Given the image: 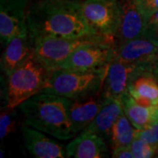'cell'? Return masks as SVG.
Segmentation results:
<instances>
[{"instance_id":"5bb4252c","label":"cell","mask_w":158,"mask_h":158,"mask_svg":"<svg viewBox=\"0 0 158 158\" xmlns=\"http://www.w3.org/2000/svg\"><path fill=\"white\" fill-rule=\"evenodd\" d=\"M25 146L32 156L36 158H63L67 156L66 149L49 139L43 132L28 126L22 128Z\"/></svg>"},{"instance_id":"2e32d148","label":"cell","mask_w":158,"mask_h":158,"mask_svg":"<svg viewBox=\"0 0 158 158\" xmlns=\"http://www.w3.org/2000/svg\"><path fill=\"white\" fill-rule=\"evenodd\" d=\"M99 112L92 123L85 129L90 130L103 138L110 139L111 130L119 116L124 113L122 98H104Z\"/></svg>"},{"instance_id":"4316f807","label":"cell","mask_w":158,"mask_h":158,"mask_svg":"<svg viewBox=\"0 0 158 158\" xmlns=\"http://www.w3.org/2000/svg\"><path fill=\"white\" fill-rule=\"evenodd\" d=\"M156 62H158V50L156 53Z\"/></svg>"},{"instance_id":"277c9868","label":"cell","mask_w":158,"mask_h":158,"mask_svg":"<svg viewBox=\"0 0 158 158\" xmlns=\"http://www.w3.org/2000/svg\"><path fill=\"white\" fill-rule=\"evenodd\" d=\"M108 67L95 71L57 69L50 71L48 85L40 92H49L69 99L95 96L104 85Z\"/></svg>"},{"instance_id":"7a4b0ae2","label":"cell","mask_w":158,"mask_h":158,"mask_svg":"<svg viewBox=\"0 0 158 158\" xmlns=\"http://www.w3.org/2000/svg\"><path fill=\"white\" fill-rule=\"evenodd\" d=\"M70 99L49 92H39L23 102L19 109L25 125L58 140H69L75 134L69 117Z\"/></svg>"},{"instance_id":"e0dca14e","label":"cell","mask_w":158,"mask_h":158,"mask_svg":"<svg viewBox=\"0 0 158 158\" xmlns=\"http://www.w3.org/2000/svg\"><path fill=\"white\" fill-rule=\"evenodd\" d=\"M104 98L89 97L83 99H70L69 117L76 135L89 127L99 112Z\"/></svg>"},{"instance_id":"7c38bea8","label":"cell","mask_w":158,"mask_h":158,"mask_svg":"<svg viewBox=\"0 0 158 158\" xmlns=\"http://www.w3.org/2000/svg\"><path fill=\"white\" fill-rule=\"evenodd\" d=\"M67 157L101 158L106 156L108 148L101 135L90 130H83L65 148Z\"/></svg>"},{"instance_id":"44dd1931","label":"cell","mask_w":158,"mask_h":158,"mask_svg":"<svg viewBox=\"0 0 158 158\" xmlns=\"http://www.w3.org/2000/svg\"><path fill=\"white\" fill-rule=\"evenodd\" d=\"M130 147L135 158H149L156 154L158 144H151L140 139H135Z\"/></svg>"},{"instance_id":"d6986e66","label":"cell","mask_w":158,"mask_h":158,"mask_svg":"<svg viewBox=\"0 0 158 158\" xmlns=\"http://www.w3.org/2000/svg\"><path fill=\"white\" fill-rule=\"evenodd\" d=\"M137 130L125 113H122L111 130L109 140L113 148L119 146H130L135 139Z\"/></svg>"},{"instance_id":"5b68a950","label":"cell","mask_w":158,"mask_h":158,"mask_svg":"<svg viewBox=\"0 0 158 158\" xmlns=\"http://www.w3.org/2000/svg\"><path fill=\"white\" fill-rule=\"evenodd\" d=\"M34 55L49 71L60 68L74 51L85 46L114 44L113 37L101 34L79 38L41 36L33 40Z\"/></svg>"},{"instance_id":"d4e9b609","label":"cell","mask_w":158,"mask_h":158,"mask_svg":"<svg viewBox=\"0 0 158 158\" xmlns=\"http://www.w3.org/2000/svg\"><path fill=\"white\" fill-rule=\"evenodd\" d=\"M158 27V11L155 12L153 15L148 19L147 21V30H146V34H149L151 33L153 30ZM144 34V35H145Z\"/></svg>"},{"instance_id":"9c48e42d","label":"cell","mask_w":158,"mask_h":158,"mask_svg":"<svg viewBox=\"0 0 158 158\" xmlns=\"http://www.w3.org/2000/svg\"><path fill=\"white\" fill-rule=\"evenodd\" d=\"M158 39L148 35L127 41L116 48L115 57L124 62L147 65L156 62Z\"/></svg>"},{"instance_id":"603a6c76","label":"cell","mask_w":158,"mask_h":158,"mask_svg":"<svg viewBox=\"0 0 158 158\" xmlns=\"http://www.w3.org/2000/svg\"><path fill=\"white\" fill-rule=\"evenodd\" d=\"M136 6L148 19L158 11V0H134Z\"/></svg>"},{"instance_id":"ac0fdd59","label":"cell","mask_w":158,"mask_h":158,"mask_svg":"<svg viewBox=\"0 0 158 158\" xmlns=\"http://www.w3.org/2000/svg\"><path fill=\"white\" fill-rule=\"evenodd\" d=\"M124 113L134 127L139 130L147 128L158 122V106H141L127 91L122 96Z\"/></svg>"},{"instance_id":"7402d4cb","label":"cell","mask_w":158,"mask_h":158,"mask_svg":"<svg viewBox=\"0 0 158 158\" xmlns=\"http://www.w3.org/2000/svg\"><path fill=\"white\" fill-rule=\"evenodd\" d=\"M135 139H140L151 144H158V122L142 130H137Z\"/></svg>"},{"instance_id":"3957f363","label":"cell","mask_w":158,"mask_h":158,"mask_svg":"<svg viewBox=\"0 0 158 158\" xmlns=\"http://www.w3.org/2000/svg\"><path fill=\"white\" fill-rule=\"evenodd\" d=\"M50 71L40 62L34 52L12 71L6 84V109H15L23 102L44 90Z\"/></svg>"},{"instance_id":"ffe728a7","label":"cell","mask_w":158,"mask_h":158,"mask_svg":"<svg viewBox=\"0 0 158 158\" xmlns=\"http://www.w3.org/2000/svg\"><path fill=\"white\" fill-rule=\"evenodd\" d=\"M2 112L0 115V139L3 141L10 134L15 132L18 127V117L15 113Z\"/></svg>"},{"instance_id":"52a82bcc","label":"cell","mask_w":158,"mask_h":158,"mask_svg":"<svg viewBox=\"0 0 158 158\" xmlns=\"http://www.w3.org/2000/svg\"><path fill=\"white\" fill-rule=\"evenodd\" d=\"M114 44L85 46L74 51L59 69L75 71H95L107 68L115 57Z\"/></svg>"},{"instance_id":"9a60e30c","label":"cell","mask_w":158,"mask_h":158,"mask_svg":"<svg viewBox=\"0 0 158 158\" xmlns=\"http://www.w3.org/2000/svg\"><path fill=\"white\" fill-rule=\"evenodd\" d=\"M34 52V44L29 34L17 35L5 46L1 56V69L6 76L26 62Z\"/></svg>"},{"instance_id":"ba28073f","label":"cell","mask_w":158,"mask_h":158,"mask_svg":"<svg viewBox=\"0 0 158 158\" xmlns=\"http://www.w3.org/2000/svg\"><path fill=\"white\" fill-rule=\"evenodd\" d=\"M30 0H0V39L5 46L17 35L29 34L27 10Z\"/></svg>"},{"instance_id":"8fae6325","label":"cell","mask_w":158,"mask_h":158,"mask_svg":"<svg viewBox=\"0 0 158 158\" xmlns=\"http://www.w3.org/2000/svg\"><path fill=\"white\" fill-rule=\"evenodd\" d=\"M140 65L119 60L114 57L107 69L104 82V98H122L133 75Z\"/></svg>"},{"instance_id":"484cf974","label":"cell","mask_w":158,"mask_h":158,"mask_svg":"<svg viewBox=\"0 0 158 158\" xmlns=\"http://www.w3.org/2000/svg\"><path fill=\"white\" fill-rule=\"evenodd\" d=\"M142 68L148 70V71H149V72H151L158 80V62H154L152 63L147 64V65L143 66Z\"/></svg>"},{"instance_id":"6da1fadb","label":"cell","mask_w":158,"mask_h":158,"mask_svg":"<svg viewBox=\"0 0 158 158\" xmlns=\"http://www.w3.org/2000/svg\"><path fill=\"white\" fill-rule=\"evenodd\" d=\"M81 0H30L27 23L32 40L41 36L79 38L96 32L85 20Z\"/></svg>"},{"instance_id":"4fadbf2b","label":"cell","mask_w":158,"mask_h":158,"mask_svg":"<svg viewBox=\"0 0 158 158\" xmlns=\"http://www.w3.org/2000/svg\"><path fill=\"white\" fill-rule=\"evenodd\" d=\"M127 91L141 106H158L157 78L141 65L130 80Z\"/></svg>"},{"instance_id":"30bf717a","label":"cell","mask_w":158,"mask_h":158,"mask_svg":"<svg viewBox=\"0 0 158 158\" xmlns=\"http://www.w3.org/2000/svg\"><path fill=\"white\" fill-rule=\"evenodd\" d=\"M148 19L136 6L134 0L120 2V20L117 36L120 44L142 37L146 34Z\"/></svg>"},{"instance_id":"cb8c5ba5","label":"cell","mask_w":158,"mask_h":158,"mask_svg":"<svg viewBox=\"0 0 158 158\" xmlns=\"http://www.w3.org/2000/svg\"><path fill=\"white\" fill-rule=\"evenodd\" d=\"M112 156L114 158H135L130 146H119L113 148Z\"/></svg>"},{"instance_id":"8992f818","label":"cell","mask_w":158,"mask_h":158,"mask_svg":"<svg viewBox=\"0 0 158 158\" xmlns=\"http://www.w3.org/2000/svg\"><path fill=\"white\" fill-rule=\"evenodd\" d=\"M119 0H81L80 7L85 20L97 34L114 37L120 20Z\"/></svg>"}]
</instances>
